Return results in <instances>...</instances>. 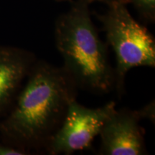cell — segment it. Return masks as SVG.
Here are the masks:
<instances>
[{
	"mask_svg": "<svg viewBox=\"0 0 155 155\" xmlns=\"http://www.w3.org/2000/svg\"><path fill=\"white\" fill-rule=\"evenodd\" d=\"M27 152V151L17 148L12 145L4 144L0 142V155H23L28 154Z\"/></svg>",
	"mask_w": 155,
	"mask_h": 155,
	"instance_id": "obj_9",
	"label": "cell"
},
{
	"mask_svg": "<svg viewBox=\"0 0 155 155\" xmlns=\"http://www.w3.org/2000/svg\"><path fill=\"white\" fill-rule=\"evenodd\" d=\"M84 1L87 2L88 4L95 2H98L105 3L107 5H110V4L114 2H122V0H84Z\"/></svg>",
	"mask_w": 155,
	"mask_h": 155,
	"instance_id": "obj_10",
	"label": "cell"
},
{
	"mask_svg": "<svg viewBox=\"0 0 155 155\" xmlns=\"http://www.w3.org/2000/svg\"><path fill=\"white\" fill-rule=\"evenodd\" d=\"M124 3H131L147 22L155 19V0H122Z\"/></svg>",
	"mask_w": 155,
	"mask_h": 155,
	"instance_id": "obj_7",
	"label": "cell"
},
{
	"mask_svg": "<svg viewBox=\"0 0 155 155\" xmlns=\"http://www.w3.org/2000/svg\"><path fill=\"white\" fill-rule=\"evenodd\" d=\"M141 119L137 111L127 108L117 111L108 118L99 134L100 154L140 155L146 153Z\"/></svg>",
	"mask_w": 155,
	"mask_h": 155,
	"instance_id": "obj_5",
	"label": "cell"
},
{
	"mask_svg": "<svg viewBox=\"0 0 155 155\" xmlns=\"http://www.w3.org/2000/svg\"><path fill=\"white\" fill-rule=\"evenodd\" d=\"M35 62L27 50L0 46V113L11 104Z\"/></svg>",
	"mask_w": 155,
	"mask_h": 155,
	"instance_id": "obj_6",
	"label": "cell"
},
{
	"mask_svg": "<svg viewBox=\"0 0 155 155\" xmlns=\"http://www.w3.org/2000/svg\"><path fill=\"white\" fill-rule=\"evenodd\" d=\"M57 2H71V0H55Z\"/></svg>",
	"mask_w": 155,
	"mask_h": 155,
	"instance_id": "obj_11",
	"label": "cell"
},
{
	"mask_svg": "<svg viewBox=\"0 0 155 155\" xmlns=\"http://www.w3.org/2000/svg\"><path fill=\"white\" fill-rule=\"evenodd\" d=\"M89 4L73 2L55 25V46L63 59V68L78 89L105 94L115 89L114 68L108 46L100 38L91 17Z\"/></svg>",
	"mask_w": 155,
	"mask_h": 155,
	"instance_id": "obj_2",
	"label": "cell"
},
{
	"mask_svg": "<svg viewBox=\"0 0 155 155\" xmlns=\"http://www.w3.org/2000/svg\"><path fill=\"white\" fill-rule=\"evenodd\" d=\"M111 101L101 107L89 108L73 100L69 104L61 127L54 134L45 150L52 155L71 154L89 149L103 126L116 111Z\"/></svg>",
	"mask_w": 155,
	"mask_h": 155,
	"instance_id": "obj_4",
	"label": "cell"
},
{
	"mask_svg": "<svg viewBox=\"0 0 155 155\" xmlns=\"http://www.w3.org/2000/svg\"><path fill=\"white\" fill-rule=\"evenodd\" d=\"M108 7L98 19L115 53V89L121 94L129 71L139 66H155V40L150 31L134 19L126 4L114 2Z\"/></svg>",
	"mask_w": 155,
	"mask_h": 155,
	"instance_id": "obj_3",
	"label": "cell"
},
{
	"mask_svg": "<svg viewBox=\"0 0 155 155\" xmlns=\"http://www.w3.org/2000/svg\"><path fill=\"white\" fill-rule=\"evenodd\" d=\"M27 78L14 108L0 122L3 137L25 151L45 148L78 89L63 67L45 61H36Z\"/></svg>",
	"mask_w": 155,
	"mask_h": 155,
	"instance_id": "obj_1",
	"label": "cell"
},
{
	"mask_svg": "<svg viewBox=\"0 0 155 155\" xmlns=\"http://www.w3.org/2000/svg\"><path fill=\"white\" fill-rule=\"evenodd\" d=\"M137 114H139L140 119H149L153 123H154L155 117V105L154 101H152L149 103L147 105L141 108V109L137 110Z\"/></svg>",
	"mask_w": 155,
	"mask_h": 155,
	"instance_id": "obj_8",
	"label": "cell"
}]
</instances>
